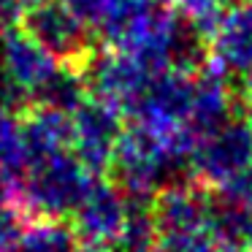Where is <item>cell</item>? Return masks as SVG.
I'll return each mask as SVG.
<instances>
[{
	"label": "cell",
	"mask_w": 252,
	"mask_h": 252,
	"mask_svg": "<svg viewBox=\"0 0 252 252\" xmlns=\"http://www.w3.org/2000/svg\"><path fill=\"white\" fill-rule=\"evenodd\" d=\"M233 98L236 106H239V114L252 122V76L241 79L239 87H233Z\"/></svg>",
	"instance_id": "11"
},
{
	"label": "cell",
	"mask_w": 252,
	"mask_h": 252,
	"mask_svg": "<svg viewBox=\"0 0 252 252\" xmlns=\"http://www.w3.org/2000/svg\"><path fill=\"white\" fill-rule=\"evenodd\" d=\"M17 25L79 76H84L90 63L98 57V35L68 8L65 0L28 8L17 17Z\"/></svg>",
	"instance_id": "1"
},
{
	"label": "cell",
	"mask_w": 252,
	"mask_h": 252,
	"mask_svg": "<svg viewBox=\"0 0 252 252\" xmlns=\"http://www.w3.org/2000/svg\"><path fill=\"white\" fill-rule=\"evenodd\" d=\"M120 252H158L155 244H141V247H130V250H120Z\"/></svg>",
	"instance_id": "13"
},
{
	"label": "cell",
	"mask_w": 252,
	"mask_h": 252,
	"mask_svg": "<svg viewBox=\"0 0 252 252\" xmlns=\"http://www.w3.org/2000/svg\"><path fill=\"white\" fill-rule=\"evenodd\" d=\"M28 163V138H25L22 111L0 106V179L17 192Z\"/></svg>",
	"instance_id": "6"
},
{
	"label": "cell",
	"mask_w": 252,
	"mask_h": 252,
	"mask_svg": "<svg viewBox=\"0 0 252 252\" xmlns=\"http://www.w3.org/2000/svg\"><path fill=\"white\" fill-rule=\"evenodd\" d=\"M174 8L203 35L212 38V33L220 28V22L225 19V14L236 6L233 0H171Z\"/></svg>",
	"instance_id": "8"
},
{
	"label": "cell",
	"mask_w": 252,
	"mask_h": 252,
	"mask_svg": "<svg viewBox=\"0 0 252 252\" xmlns=\"http://www.w3.org/2000/svg\"><path fill=\"white\" fill-rule=\"evenodd\" d=\"M187 168L192 182L206 190H222L252 168V122L230 117L198 138Z\"/></svg>",
	"instance_id": "2"
},
{
	"label": "cell",
	"mask_w": 252,
	"mask_h": 252,
	"mask_svg": "<svg viewBox=\"0 0 252 252\" xmlns=\"http://www.w3.org/2000/svg\"><path fill=\"white\" fill-rule=\"evenodd\" d=\"M82 241L65 222H46V220H35V222L25 225L22 233L17 236L11 252H79Z\"/></svg>",
	"instance_id": "7"
},
{
	"label": "cell",
	"mask_w": 252,
	"mask_h": 252,
	"mask_svg": "<svg viewBox=\"0 0 252 252\" xmlns=\"http://www.w3.org/2000/svg\"><path fill=\"white\" fill-rule=\"evenodd\" d=\"M209 65L230 84L252 76V3L233 6L209 38Z\"/></svg>",
	"instance_id": "5"
},
{
	"label": "cell",
	"mask_w": 252,
	"mask_h": 252,
	"mask_svg": "<svg viewBox=\"0 0 252 252\" xmlns=\"http://www.w3.org/2000/svg\"><path fill=\"white\" fill-rule=\"evenodd\" d=\"M212 192L228 198V201L236 203V206H241L244 212L252 214V168L247 171V174H241L236 182H230L228 187H222V190H212Z\"/></svg>",
	"instance_id": "10"
},
{
	"label": "cell",
	"mask_w": 252,
	"mask_h": 252,
	"mask_svg": "<svg viewBox=\"0 0 252 252\" xmlns=\"http://www.w3.org/2000/svg\"><path fill=\"white\" fill-rule=\"evenodd\" d=\"M127 220L130 192H125L109 176H98L68 225L84 247L95 252H114L127 230Z\"/></svg>",
	"instance_id": "3"
},
{
	"label": "cell",
	"mask_w": 252,
	"mask_h": 252,
	"mask_svg": "<svg viewBox=\"0 0 252 252\" xmlns=\"http://www.w3.org/2000/svg\"><path fill=\"white\" fill-rule=\"evenodd\" d=\"M71 147L79 155V160L87 168H93L95 174L109 176L111 158H114L117 141H120L122 127H125L120 111H114L109 103L90 95L87 90V95L71 111Z\"/></svg>",
	"instance_id": "4"
},
{
	"label": "cell",
	"mask_w": 252,
	"mask_h": 252,
	"mask_svg": "<svg viewBox=\"0 0 252 252\" xmlns=\"http://www.w3.org/2000/svg\"><path fill=\"white\" fill-rule=\"evenodd\" d=\"M44 3H52V0H0V11L6 19H17L22 11L35 6H44Z\"/></svg>",
	"instance_id": "12"
},
{
	"label": "cell",
	"mask_w": 252,
	"mask_h": 252,
	"mask_svg": "<svg viewBox=\"0 0 252 252\" xmlns=\"http://www.w3.org/2000/svg\"><path fill=\"white\" fill-rule=\"evenodd\" d=\"M3 25H6V17H3V11H0V30H3Z\"/></svg>",
	"instance_id": "14"
},
{
	"label": "cell",
	"mask_w": 252,
	"mask_h": 252,
	"mask_svg": "<svg viewBox=\"0 0 252 252\" xmlns=\"http://www.w3.org/2000/svg\"><path fill=\"white\" fill-rule=\"evenodd\" d=\"M22 203H19L17 192L11 190L8 182L0 179V250H11L17 236L22 233Z\"/></svg>",
	"instance_id": "9"
}]
</instances>
